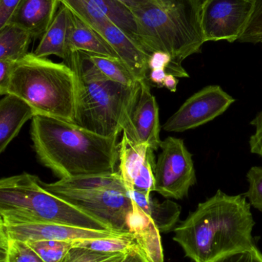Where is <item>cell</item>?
I'll return each mask as SVG.
<instances>
[{"instance_id":"1","label":"cell","mask_w":262,"mask_h":262,"mask_svg":"<svg viewBox=\"0 0 262 262\" xmlns=\"http://www.w3.org/2000/svg\"><path fill=\"white\" fill-rule=\"evenodd\" d=\"M255 225L250 203L243 194L228 195L218 189L175 227L173 240L192 261L213 262L255 246Z\"/></svg>"},{"instance_id":"2","label":"cell","mask_w":262,"mask_h":262,"mask_svg":"<svg viewBox=\"0 0 262 262\" xmlns=\"http://www.w3.org/2000/svg\"><path fill=\"white\" fill-rule=\"evenodd\" d=\"M30 134L40 163L59 180L116 172L118 136L104 137L42 115L32 118Z\"/></svg>"},{"instance_id":"3","label":"cell","mask_w":262,"mask_h":262,"mask_svg":"<svg viewBox=\"0 0 262 262\" xmlns=\"http://www.w3.org/2000/svg\"><path fill=\"white\" fill-rule=\"evenodd\" d=\"M201 0H148L132 9L136 18L138 46L149 55L163 52L173 62L200 53L205 41Z\"/></svg>"},{"instance_id":"4","label":"cell","mask_w":262,"mask_h":262,"mask_svg":"<svg viewBox=\"0 0 262 262\" xmlns=\"http://www.w3.org/2000/svg\"><path fill=\"white\" fill-rule=\"evenodd\" d=\"M64 61L76 79L74 124L104 137L119 135L138 83L129 88L112 81L86 52H70Z\"/></svg>"},{"instance_id":"5","label":"cell","mask_w":262,"mask_h":262,"mask_svg":"<svg viewBox=\"0 0 262 262\" xmlns=\"http://www.w3.org/2000/svg\"><path fill=\"white\" fill-rule=\"evenodd\" d=\"M8 94L22 98L37 115L74 124L76 79L66 63L28 53L14 67L5 92Z\"/></svg>"},{"instance_id":"6","label":"cell","mask_w":262,"mask_h":262,"mask_svg":"<svg viewBox=\"0 0 262 262\" xmlns=\"http://www.w3.org/2000/svg\"><path fill=\"white\" fill-rule=\"evenodd\" d=\"M40 182L38 177L27 172L1 179L0 223H55L112 231L95 217L46 190Z\"/></svg>"},{"instance_id":"7","label":"cell","mask_w":262,"mask_h":262,"mask_svg":"<svg viewBox=\"0 0 262 262\" xmlns=\"http://www.w3.org/2000/svg\"><path fill=\"white\" fill-rule=\"evenodd\" d=\"M155 169V192L166 199L183 200L196 183V172L183 139L168 137L162 141Z\"/></svg>"},{"instance_id":"8","label":"cell","mask_w":262,"mask_h":262,"mask_svg":"<svg viewBox=\"0 0 262 262\" xmlns=\"http://www.w3.org/2000/svg\"><path fill=\"white\" fill-rule=\"evenodd\" d=\"M257 0H205L201 23L205 41L239 40L250 21Z\"/></svg>"},{"instance_id":"9","label":"cell","mask_w":262,"mask_h":262,"mask_svg":"<svg viewBox=\"0 0 262 262\" xmlns=\"http://www.w3.org/2000/svg\"><path fill=\"white\" fill-rule=\"evenodd\" d=\"M52 193L95 217L111 230L120 234L130 233L126 220L132 209V200L127 191L109 188Z\"/></svg>"},{"instance_id":"10","label":"cell","mask_w":262,"mask_h":262,"mask_svg":"<svg viewBox=\"0 0 262 262\" xmlns=\"http://www.w3.org/2000/svg\"><path fill=\"white\" fill-rule=\"evenodd\" d=\"M235 101L221 86H206L188 98L163 129L166 132L182 133L201 127L223 115Z\"/></svg>"},{"instance_id":"11","label":"cell","mask_w":262,"mask_h":262,"mask_svg":"<svg viewBox=\"0 0 262 262\" xmlns=\"http://www.w3.org/2000/svg\"><path fill=\"white\" fill-rule=\"evenodd\" d=\"M149 81H139L129 104L123 133L137 143H146L154 151L161 146L159 107L151 93Z\"/></svg>"},{"instance_id":"12","label":"cell","mask_w":262,"mask_h":262,"mask_svg":"<svg viewBox=\"0 0 262 262\" xmlns=\"http://www.w3.org/2000/svg\"><path fill=\"white\" fill-rule=\"evenodd\" d=\"M0 234L7 238L23 242L36 240L74 242L124 235L113 231L95 230L67 225L39 223H0Z\"/></svg>"},{"instance_id":"13","label":"cell","mask_w":262,"mask_h":262,"mask_svg":"<svg viewBox=\"0 0 262 262\" xmlns=\"http://www.w3.org/2000/svg\"><path fill=\"white\" fill-rule=\"evenodd\" d=\"M60 5L59 0H21L9 23L29 31L33 38H42Z\"/></svg>"},{"instance_id":"14","label":"cell","mask_w":262,"mask_h":262,"mask_svg":"<svg viewBox=\"0 0 262 262\" xmlns=\"http://www.w3.org/2000/svg\"><path fill=\"white\" fill-rule=\"evenodd\" d=\"M128 229L150 262H164L161 232L153 220L132 200V209L126 220Z\"/></svg>"},{"instance_id":"15","label":"cell","mask_w":262,"mask_h":262,"mask_svg":"<svg viewBox=\"0 0 262 262\" xmlns=\"http://www.w3.org/2000/svg\"><path fill=\"white\" fill-rule=\"evenodd\" d=\"M35 115L36 112L22 98L5 95L0 101V152L6 150L23 126Z\"/></svg>"},{"instance_id":"16","label":"cell","mask_w":262,"mask_h":262,"mask_svg":"<svg viewBox=\"0 0 262 262\" xmlns=\"http://www.w3.org/2000/svg\"><path fill=\"white\" fill-rule=\"evenodd\" d=\"M68 49L69 53L72 52H84L119 59L112 46L98 32L82 21L72 12Z\"/></svg>"},{"instance_id":"17","label":"cell","mask_w":262,"mask_h":262,"mask_svg":"<svg viewBox=\"0 0 262 262\" xmlns=\"http://www.w3.org/2000/svg\"><path fill=\"white\" fill-rule=\"evenodd\" d=\"M71 12L64 5H60L53 21L40 40L34 54L39 58L55 55L66 61L69 55L68 49Z\"/></svg>"},{"instance_id":"18","label":"cell","mask_w":262,"mask_h":262,"mask_svg":"<svg viewBox=\"0 0 262 262\" xmlns=\"http://www.w3.org/2000/svg\"><path fill=\"white\" fill-rule=\"evenodd\" d=\"M132 200L153 220L161 233H168L175 229L181 215L182 208L178 203L167 199L159 202L151 195L139 191L129 192Z\"/></svg>"},{"instance_id":"19","label":"cell","mask_w":262,"mask_h":262,"mask_svg":"<svg viewBox=\"0 0 262 262\" xmlns=\"http://www.w3.org/2000/svg\"><path fill=\"white\" fill-rule=\"evenodd\" d=\"M40 183L44 189L50 192H80L109 188L127 191L119 171L112 173L63 179L52 183H46L42 181Z\"/></svg>"},{"instance_id":"20","label":"cell","mask_w":262,"mask_h":262,"mask_svg":"<svg viewBox=\"0 0 262 262\" xmlns=\"http://www.w3.org/2000/svg\"><path fill=\"white\" fill-rule=\"evenodd\" d=\"M152 148L146 143H137L125 134L119 143V172L128 192L133 190L134 181L141 172Z\"/></svg>"},{"instance_id":"21","label":"cell","mask_w":262,"mask_h":262,"mask_svg":"<svg viewBox=\"0 0 262 262\" xmlns=\"http://www.w3.org/2000/svg\"><path fill=\"white\" fill-rule=\"evenodd\" d=\"M32 39L33 37L29 31L7 23L0 28V60L19 61L29 53L28 49Z\"/></svg>"},{"instance_id":"22","label":"cell","mask_w":262,"mask_h":262,"mask_svg":"<svg viewBox=\"0 0 262 262\" xmlns=\"http://www.w3.org/2000/svg\"><path fill=\"white\" fill-rule=\"evenodd\" d=\"M95 2L106 18L138 46V29L133 11L118 0H95Z\"/></svg>"},{"instance_id":"23","label":"cell","mask_w":262,"mask_h":262,"mask_svg":"<svg viewBox=\"0 0 262 262\" xmlns=\"http://www.w3.org/2000/svg\"><path fill=\"white\" fill-rule=\"evenodd\" d=\"M74 15L103 37L110 21L100 10L95 0H59Z\"/></svg>"},{"instance_id":"24","label":"cell","mask_w":262,"mask_h":262,"mask_svg":"<svg viewBox=\"0 0 262 262\" xmlns=\"http://www.w3.org/2000/svg\"><path fill=\"white\" fill-rule=\"evenodd\" d=\"M88 54L97 69L112 81L129 88L135 87L139 81L118 58Z\"/></svg>"},{"instance_id":"25","label":"cell","mask_w":262,"mask_h":262,"mask_svg":"<svg viewBox=\"0 0 262 262\" xmlns=\"http://www.w3.org/2000/svg\"><path fill=\"white\" fill-rule=\"evenodd\" d=\"M73 246L85 248L102 253H127L138 246L131 233L109 238L83 239L72 242Z\"/></svg>"},{"instance_id":"26","label":"cell","mask_w":262,"mask_h":262,"mask_svg":"<svg viewBox=\"0 0 262 262\" xmlns=\"http://www.w3.org/2000/svg\"><path fill=\"white\" fill-rule=\"evenodd\" d=\"M1 262H46L26 242L0 234Z\"/></svg>"},{"instance_id":"27","label":"cell","mask_w":262,"mask_h":262,"mask_svg":"<svg viewBox=\"0 0 262 262\" xmlns=\"http://www.w3.org/2000/svg\"><path fill=\"white\" fill-rule=\"evenodd\" d=\"M46 262H62L73 247L72 242L36 240L26 242Z\"/></svg>"},{"instance_id":"28","label":"cell","mask_w":262,"mask_h":262,"mask_svg":"<svg viewBox=\"0 0 262 262\" xmlns=\"http://www.w3.org/2000/svg\"><path fill=\"white\" fill-rule=\"evenodd\" d=\"M126 253L107 254L73 246L62 262H122Z\"/></svg>"},{"instance_id":"29","label":"cell","mask_w":262,"mask_h":262,"mask_svg":"<svg viewBox=\"0 0 262 262\" xmlns=\"http://www.w3.org/2000/svg\"><path fill=\"white\" fill-rule=\"evenodd\" d=\"M249 188L243 195L251 206L262 212V166H252L246 174Z\"/></svg>"},{"instance_id":"30","label":"cell","mask_w":262,"mask_h":262,"mask_svg":"<svg viewBox=\"0 0 262 262\" xmlns=\"http://www.w3.org/2000/svg\"><path fill=\"white\" fill-rule=\"evenodd\" d=\"M213 262H262V253L255 246L225 255Z\"/></svg>"},{"instance_id":"31","label":"cell","mask_w":262,"mask_h":262,"mask_svg":"<svg viewBox=\"0 0 262 262\" xmlns=\"http://www.w3.org/2000/svg\"><path fill=\"white\" fill-rule=\"evenodd\" d=\"M254 133L249 137V150L262 159V110L258 112L250 122Z\"/></svg>"},{"instance_id":"32","label":"cell","mask_w":262,"mask_h":262,"mask_svg":"<svg viewBox=\"0 0 262 262\" xmlns=\"http://www.w3.org/2000/svg\"><path fill=\"white\" fill-rule=\"evenodd\" d=\"M21 0H0V28L6 26Z\"/></svg>"},{"instance_id":"33","label":"cell","mask_w":262,"mask_h":262,"mask_svg":"<svg viewBox=\"0 0 262 262\" xmlns=\"http://www.w3.org/2000/svg\"><path fill=\"white\" fill-rule=\"evenodd\" d=\"M17 62L12 60H0V95H5L8 81Z\"/></svg>"},{"instance_id":"34","label":"cell","mask_w":262,"mask_h":262,"mask_svg":"<svg viewBox=\"0 0 262 262\" xmlns=\"http://www.w3.org/2000/svg\"><path fill=\"white\" fill-rule=\"evenodd\" d=\"M122 262H150L138 246L127 252Z\"/></svg>"},{"instance_id":"35","label":"cell","mask_w":262,"mask_h":262,"mask_svg":"<svg viewBox=\"0 0 262 262\" xmlns=\"http://www.w3.org/2000/svg\"><path fill=\"white\" fill-rule=\"evenodd\" d=\"M167 75L168 72L166 69H155L149 72V80L155 85L162 88L163 87V82Z\"/></svg>"},{"instance_id":"36","label":"cell","mask_w":262,"mask_h":262,"mask_svg":"<svg viewBox=\"0 0 262 262\" xmlns=\"http://www.w3.org/2000/svg\"><path fill=\"white\" fill-rule=\"evenodd\" d=\"M178 84V80L177 79L176 77L174 76L172 74H168L163 82V87L166 88L170 92H175L177 91Z\"/></svg>"},{"instance_id":"37","label":"cell","mask_w":262,"mask_h":262,"mask_svg":"<svg viewBox=\"0 0 262 262\" xmlns=\"http://www.w3.org/2000/svg\"><path fill=\"white\" fill-rule=\"evenodd\" d=\"M118 1L129 6L131 9H133L143 6L148 0H118Z\"/></svg>"},{"instance_id":"38","label":"cell","mask_w":262,"mask_h":262,"mask_svg":"<svg viewBox=\"0 0 262 262\" xmlns=\"http://www.w3.org/2000/svg\"><path fill=\"white\" fill-rule=\"evenodd\" d=\"M252 44H258V43H261L262 44V35H258V37L255 38L252 41Z\"/></svg>"},{"instance_id":"39","label":"cell","mask_w":262,"mask_h":262,"mask_svg":"<svg viewBox=\"0 0 262 262\" xmlns=\"http://www.w3.org/2000/svg\"><path fill=\"white\" fill-rule=\"evenodd\" d=\"M256 6L262 11V0H257Z\"/></svg>"},{"instance_id":"40","label":"cell","mask_w":262,"mask_h":262,"mask_svg":"<svg viewBox=\"0 0 262 262\" xmlns=\"http://www.w3.org/2000/svg\"><path fill=\"white\" fill-rule=\"evenodd\" d=\"M201 1L204 2V1H205V0H201Z\"/></svg>"}]
</instances>
